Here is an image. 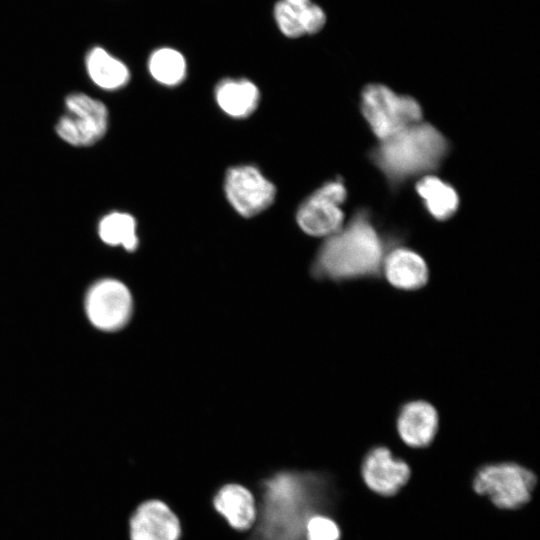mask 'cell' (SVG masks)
<instances>
[{"label":"cell","mask_w":540,"mask_h":540,"mask_svg":"<svg viewBox=\"0 0 540 540\" xmlns=\"http://www.w3.org/2000/svg\"><path fill=\"white\" fill-rule=\"evenodd\" d=\"M98 233L108 245L122 246L128 251H134L138 246L136 221L128 213L112 212L105 215L99 222Z\"/></svg>","instance_id":"ac0fdd59"},{"label":"cell","mask_w":540,"mask_h":540,"mask_svg":"<svg viewBox=\"0 0 540 540\" xmlns=\"http://www.w3.org/2000/svg\"><path fill=\"white\" fill-rule=\"evenodd\" d=\"M215 98L227 115L244 118L256 109L260 93L257 86L247 79H224L215 89Z\"/></svg>","instance_id":"2e32d148"},{"label":"cell","mask_w":540,"mask_h":540,"mask_svg":"<svg viewBox=\"0 0 540 540\" xmlns=\"http://www.w3.org/2000/svg\"><path fill=\"white\" fill-rule=\"evenodd\" d=\"M340 537V527L332 517L315 514L306 521V540H340Z\"/></svg>","instance_id":"ffe728a7"},{"label":"cell","mask_w":540,"mask_h":540,"mask_svg":"<svg viewBox=\"0 0 540 540\" xmlns=\"http://www.w3.org/2000/svg\"><path fill=\"white\" fill-rule=\"evenodd\" d=\"M439 427L436 408L426 400L404 402L396 416V429L401 440L412 448H423L434 440Z\"/></svg>","instance_id":"8fae6325"},{"label":"cell","mask_w":540,"mask_h":540,"mask_svg":"<svg viewBox=\"0 0 540 540\" xmlns=\"http://www.w3.org/2000/svg\"><path fill=\"white\" fill-rule=\"evenodd\" d=\"M415 189L427 212L436 220L450 219L459 208L457 191L437 176L424 175L417 182Z\"/></svg>","instance_id":"9a60e30c"},{"label":"cell","mask_w":540,"mask_h":540,"mask_svg":"<svg viewBox=\"0 0 540 540\" xmlns=\"http://www.w3.org/2000/svg\"><path fill=\"white\" fill-rule=\"evenodd\" d=\"M347 198L344 183L337 179L324 183L299 206L296 221L308 235L329 237L344 224L341 205Z\"/></svg>","instance_id":"8992f818"},{"label":"cell","mask_w":540,"mask_h":540,"mask_svg":"<svg viewBox=\"0 0 540 540\" xmlns=\"http://www.w3.org/2000/svg\"><path fill=\"white\" fill-rule=\"evenodd\" d=\"M400 291H417L429 281V268L425 259L406 246H393L385 256L381 277Z\"/></svg>","instance_id":"7c38bea8"},{"label":"cell","mask_w":540,"mask_h":540,"mask_svg":"<svg viewBox=\"0 0 540 540\" xmlns=\"http://www.w3.org/2000/svg\"><path fill=\"white\" fill-rule=\"evenodd\" d=\"M86 313L100 330L115 331L123 327L132 312L128 288L115 279H104L91 287L86 297Z\"/></svg>","instance_id":"ba28073f"},{"label":"cell","mask_w":540,"mask_h":540,"mask_svg":"<svg viewBox=\"0 0 540 540\" xmlns=\"http://www.w3.org/2000/svg\"><path fill=\"white\" fill-rule=\"evenodd\" d=\"M224 189L229 203L244 217H252L267 209L276 194L275 186L251 165L230 168Z\"/></svg>","instance_id":"52a82bcc"},{"label":"cell","mask_w":540,"mask_h":540,"mask_svg":"<svg viewBox=\"0 0 540 540\" xmlns=\"http://www.w3.org/2000/svg\"><path fill=\"white\" fill-rule=\"evenodd\" d=\"M444 135L429 123L418 122L379 141L370 153L373 164L392 187L436 170L449 151Z\"/></svg>","instance_id":"7a4b0ae2"},{"label":"cell","mask_w":540,"mask_h":540,"mask_svg":"<svg viewBox=\"0 0 540 540\" xmlns=\"http://www.w3.org/2000/svg\"><path fill=\"white\" fill-rule=\"evenodd\" d=\"M186 61L183 55L169 47L155 50L149 58L148 68L152 77L159 83L174 86L186 76Z\"/></svg>","instance_id":"d6986e66"},{"label":"cell","mask_w":540,"mask_h":540,"mask_svg":"<svg viewBox=\"0 0 540 540\" xmlns=\"http://www.w3.org/2000/svg\"><path fill=\"white\" fill-rule=\"evenodd\" d=\"M535 475L515 463H497L481 468L473 487L480 495H486L499 508L514 509L524 505L535 486Z\"/></svg>","instance_id":"5b68a950"},{"label":"cell","mask_w":540,"mask_h":540,"mask_svg":"<svg viewBox=\"0 0 540 540\" xmlns=\"http://www.w3.org/2000/svg\"><path fill=\"white\" fill-rule=\"evenodd\" d=\"M362 476L372 491L390 496L406 484L410 468L405 461L395 458L387 447L376 446L363 460Z\"/></svg>","instance_id":"30bf717a"},{"label":"cell","mask_w":540,"mask_h":540,"mask_svg":"<svg viewBox=\"0 0 540 540\" xmlns=\"http://www.w3.org/2000/svg\"><path fill=\"white\" fill-rule=\"evenodd\" d=\"M360 109L379 141L422 120V108L417 100L399 95L383 84L373 83L364 87Z\"/></svg>","instance_id":"3957f363"},{"label":"cell","mask_w":540,"mask_h":540,"mask_svg":"<svg viewBox=\"0 0 540 540\" xmlns=\"http://www.w3.org/2000/svg\"><path fill=\"white\" fill-rule=\"evenodd\" d=\"M86 67L91 80L105 90L119 89L130 79L127 66L101 47H95L88 53Z\"/></svg>","instance_id":"e0dca14e"},{"label":"cell","mask_w":540,"mask_h":540,"mask_svg":"<svg viewBox=\"0 0 540 540\" xmlns=\"http://www.w3.org/2000/svg\"><path fill=\"white\" fill-rule=\"evenodd\" d=\"M391 247L369 213L357 211L320 247L312 266L313 275L337 282L379 278Z\"/></svg>","instance_id":"6da1fadb"},{"label":"cell","mask_w":540,"mask_h":540,"mask_svg":"<svg viewBox=\"0 0 540 540\" xmlns=\"http://www.w3.org/2000/svg\"><path fill=\"white\" fill-rule=\"evenodd\" d=\"M180 535L178 517L158 499L141 502L128 518L129 540H179Z\"/></svg>","instance_id":"9c48e42d"},{"label":"cell","mask_w":540,"mask_h":540,"mask_svg":"<svg viewBox=\"0 0 540 540\" xmlns=\"http://www.w3.org/2000/svg\"><path fill=\"white\" fill-rule=\"evenodd\" d=\"M274 17L280 31L289 38L318 33L326 22L324 10L311 0H279Z\"/></svg>","instance_id":"4fadbf2b"},{"label":"cell","mask_w":540,"mask_h":540,"mask_svg":"<svg viewBox=\"0 0 540 540\" xmlns=\"http://www.w3.org/2000/svg\"><path fill=\"white\" fill-rule=\"evenodd\" d=\"M107 128L108 110L104 103L84 93H71L65 99L55 131L72 146L88 147L98 142Z\"/></svg>","instance_id":"277c9868"},{"label":"cell","mask_w":540,"mask_h":540,"mask_svg":"<svg viewBox=\"0 0 540 540\" xmlns=\"http://www.w3.org/2000/svg\"><path fill=\"white\" fill-rule=\"evenodd\" d=\"M214 509L230 527L238 531L249 530L256 520V505L253 494L241 484L223 485L214 495Z\"/></svg>","instance_id":"5bb4252c"}]
</instances>
